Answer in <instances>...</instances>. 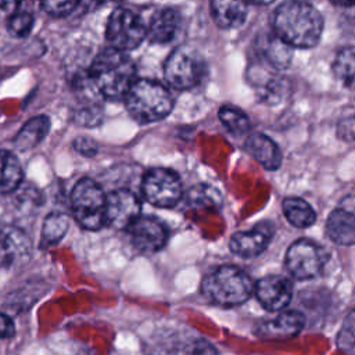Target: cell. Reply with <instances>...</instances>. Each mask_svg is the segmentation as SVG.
I'll return each instance as SVG.
<instances>
[{"instance_id": "cell-5", "label": "cell", "mask_w": 355, "mask_h": 355, "mask_svg": "<svg viewBox=\"0 0 355 355\" xmlns=\"http://www.w3.org/2000/svg\"><path fill=\"white\" fill-rule=\"evenodd\" d=\"M105 198L98 183L80 179L71 193V208L75 220L87 230H98L105 225Z\"/></svg>"}, {"instance_id": "cell-23", "label": "cell", "mask_w": 355, "mask_h": 355, "mask_svg": "<svg viewBox=\"0 0 355 355\" xmlns=\"http://www.w3.org/2000/svg\"><path fill=\"white\" fill-rule=\"evenodd\" d=\"M283 214L286 219L295 227L306 229L316 220L313 208L300 197H287L283 201Z\"/></svg>"}, {"instance_id": "cell-24", "label": "cell", "mask_w": 355, "mask_h": 355, "mask_svg": "<svg viewBox=\"0 0 355 355\" xmlns=\"http://www.w3.org/2000/svg\"><path fill=\"white\" fill-rule=\"evenodd\" d=\"M333 72L344 86L355 90V46L338 51L333 62Z\"/></svg>"}, {"instance_id": "cell-14", "label": "cell", "mask_w": 355, "mask_h": 355, "mask_svg": "<svg viewBox=\"0 0 355 355\" xmlns=\"http://www.w3.org/2000/svg\"><path fill=\"white\" fill-rule=\"evenodd\" d=\"M254 291L259 304L270 312L283 311L293 298L291 282L280 275H269L259 279Z\"/></svg>"}, {"instance_id": "cell-12", "label": "cell", "mask_w": 355, "mask_h": 355, "mask_svg": "<svg viewBox=\"0 0 355 355\" xmlns=\"http://www.w3.org/2000/svg\"><path fill=\"white\" fill-rule=\"evenodd\" d=\"M32 254V243L21 227H0V266L19 268L25 265Z\"/></svg>"}, {"instance_id": "cell-6", "label": "cell", "mask_w": 355, "mask_h": 355, "mask_svg": "<svg viewBox=\"0 0 355 355\" xmlns=\"http://www.w3.org/2000/svg\"><path fill=\"white\" fill-rule=\"evenodd\" d=\"M147 37V28L141 18L128 8L114 10L107 21L105 39L111 47L122 51L133 50Z\"/></svg>"}, {"instance_id": "cell-28", "label": "cell", "mask_w": 355, "mask_h": 355, "mask_svg": "<svg viewBox=\"0 0 355 355\" xmlns=\"http://www.w3.org/2000/svg\"><path fill=\"white\" fill-rule=\"evenodd\" d=\"M337 347L344 355H355V308L345 316L337 334Z\"/></svg>"}, {"instance_id": "cell-34", "label": "cell", "mask_w": 355, "mask_h": 355, "mask_svg": "<svg viewBox=\"0 0 355 355\" xmlns=\"http://www.w3.org/2000/svg\"><path fill=\"white\" fill-rule=\"evenodd\" d=\"M72 146L79 154L85 157H93L97 154V143L90 137H76Z\"/></svg>"}, {"instance_id": "cell-38", "label": "cell", "mask_w": 355, "mask_h": 355, "mask_svg": "<svg viewBox=\"0 0 355 355\" xmlns=\"http://www.w3.org/2000/svg\"><path fill=\"white\" fill-rule=\"evenodd\" d=\"M333 4L336 6H341V7H349L355 4V0H330Z\"/></svg>"}, {"instance_id": "cell-9", "label": "cell", "mask_w": 355, "mask_h": 355, "mask_svg": "<svg viewBox=\"0 0 355 355\" xmlns=\"http://www.w3.org/2000/svg\"><path fill=\"white\" fill-rule=\"evenodd\" d=\"M324 263L323 248L305 239L294 241L286 252V268L297 280H308L320 275Z\"/></svg>"}, {"instance_id": "cell-27", "label": "cell", "mask_w": 355, "mask_h": 355, "mask_svg": "<svg viewBox=\"0 0 355 355\" xmlns=\"http://www.w3.org/2000/svg\"><path fill=\"white\" fill-rule=\"evenodd\" d=\"M219 119L223 126L236 136H241L250 130V119L248 116L233 105H222L219 108Z\"/></svg>"}, {"instance_id": "cell-4", "label": "cell", "mask_w": 355, "mask_h": 355, "mask_svg": "<svg viewBox=\"0 0 355 355\" xmlns=\"http://www.w3.org/2000/svg\"><path fill=\"white\" fill-rule=\"evenodd\" d=\"M126 110L139 123L164 119L173 108L171 93L158 82L136 79L125 94Z\"/></svg>"}, {"instance_id": "cell-29", "label": "cell", "mask_w": 355, "mask_h": 355, "mask_svg": "<svg viewBox=\"0 0 355 355\" xmlns=\"http://www.w3.org/2000/svg\"><path fill=\"white\" fill-rule=\"evenodd\" d=\"M33 26V15L28 10H21L10 14L7 21V31L17 37H25L29 35Z\"/></svg>"}, {"instance_id": "cell-8", "label": "cell", "mask_w": 355, "mask_h": 355, "mask_svg": "<svg viewBox=\"0 0 355 355\" xmlns=\"http://www.w3.org/2000/svg\"><path fill=\"white\" fill-rule=\"evenodd\" d=\"M144 198L159 208L175 207L183 197L179 176L166 168H153L146 172L141 182Z\"/></svg>"}, {"instance_id": "cell-31", "label": "cell", "mask_w": 355, "mask_h": 355, "mask_svg": "<svg viewBox=\"0 0 355 355\" xmlns=\"http://www.w3.org/2000/svg\"><path fill=\"white\" fill-rule=\"evenodd\" d=\"M287 89H288V82L282 76H275L265 83L262 98L268 104H276L287 94Z\"/></svg>"}, {"instance_id": "cell-13", "label": "cell", "mask_w": 355, "mask_h": 355, "mask_svg": "<svg viewBox=\"0 0 355 355\" xmlns=\"http://www.w3.org/2000/svg\"><path fill=\"white\" fill-rule=\"evenodd\" d=\"M128 233L133 247L146 254L159 251L166 243V230L164 225L151 216H139L129 227Z\"/></svg>"}, {"instance_id": "cell-16", "label": "cell", "mask_w": 355, "mask_h": 355, "mask_svg": "<svg viewBox=\"0 0 355 355\" xmlns=\"http://www.w3.org/2000/svg\"><path fill=\"white\" fill-rule=\"evenodd\" d=\"M305 324V316L298 311H283L276 318L262 320L255 326V334L262 340L284 341L295 337Z\"/></svg>"}, {"instance_id": "cell-30", "label": "cell", "mask_w": 355, "mask_h": 355, "mask_svg": "<svg viewBox=\"0 0 355 355\" xmlns=\"http://www.w3.org/2000/svg\"><path fill=\"white\" fill-rule=\"evenodd\" d=\"M101 119V108L96 103H85L73 112V121L82 126H96Z\"/></svg>"}, {"instance_id": "cell-25", "label": "cell", "mask_w": 355, "mask_h": 355, "mask_svg": "<svg viewBox=\"0 0 355 355\" xmlns=\"http://www.w3.org/2000/svg\"><path fill=\"white\" fill-rule=\"evenodd\" d=\"M186 204L196 209H216L222 205V198L215 187L198 184L187 191Z\"/></svg>"}, {"instance_id": "cell-35", "label": "cell", "mask_w": 355, "mask_h": 355, "mask_svg": "<svg viewBox=\"0 0 355 355\" xmlns=\"http://www.w3.org/2000/svg\"><path fill=\"white\" fill-rule=\"evenodd\" d=\"M33 0H0V11L3 12H8L12 14L15 11H21V10H28L25 8V6L28 3H32ZM29 11V10H28Z\"/></svg>"}, {"instance_id": "cell-40", "label": "cell", "mask_w": 355, "mask_h": 355, "mask_svg": "<svg viewBox=\"0 0 355 355\" xmlns=\"http://www.w3.org/2000/svg\"><path fill=\"white\" fill-rule=\"evenodd\" d=\"M96 3H108V1H115V0H94Z\"/></svg>"}, {"instance_id": "cell-39", "label": "cell", "mask_w": 355, "mask_h": 355, "mask_svg": "<svg viewBox=\"0 0 355 355\" xmlns=\"http://www.w3.org/2000/svg\"><path fill=\"white\" fill-rule=\"evenodd\" d=\"M247 1H252L255 4H269V3H273L275 0H247Z\"/></svg>"}, {"instance_id": "cell-20", "label": "cell", "mask_w": 355, "mask_h": 355, "mask_svg": "<svg viewBox=\"0 0 355 355\" xmlns=\"http://www.w3.org/2000/svg\"><path fill=\"white\" fill-rule=\"evenodd\" d=\"M259 54L275 68H286L291 62L293 50L288 43H286L276 33H268L258 40Z\"/></svg>"}, {"instance_id": "cell-11", "label": "cell", "mask_w": 355, "mask_h": 355, "mask_svg": "<svg viewBox=\"0 0 355 355\" xmlns=\"http://www.w3.org/2000/svg\"><path fill=\"white\" fill-rule=\"evenodd\" d=\"M326 234L338 245L355 244V191L345 196L326 220Z\"/></svg>"}, {"instance_id": "cell-37", "label": "cell", "mask_w": 355, "mask_h": 355, "mask_svg": "<svg viewBox=\"0 0 355 355\" xmlns=\"http://www.w3.org/2000/svg\"><path fill=\"white\" fill-rule=\"evenodd\" d=\"M193 355H218V352L211 343H208L205 340H198L194 344Z\"/></svg>"}, {"instance_id": "cell-32", "label": "cell", "mask_w": 355, "mask_h": 355, "mask_svg": "<svg viewBox=\"0 0 355 355\" xmlns=\"http://www.w3.org/2000/svg\"><path fill=\"white\" fill-rule=\"evenodd\" d=\"M80 0H40L43 10L54 17H64L71 14Z\"/></svg>"}, {"instance_id": "cell-17", "label": "cell", "mask_w": 355, "mask_h": 355, "mask_svg": "<svg viewBox=\"0 0 355 355\" xmlns=\"http://www.w3.org/2000/svg\"><path fill=\"white\" fill-rule=\"evenodd\" d=\"M247 153L255 158L265 169L276 171L282 165V153L277 144L262 133H252L244 144Z\"/></svg>"}, {"instance_id": "cell-2", "label": "cell", "mask_w": 355, "mask_h": 355, "mask_svg": "<svg viewBox=\"0 0 355 355\" xmlns=\"http://www.w3.org/2000/svg\"><path fill=\"white\" fill-rule=\"evenodd\" d=\"M89 80L101 97L121 98L125 97L136 80V68L125 51L108 47L100 51L89 69Z\"/></svg>"}, {"instance_id": "cell-33", "label": "cell", "mask_w": 355, "mask_h": 355, "mask_svg": "<svg viewBox=\"0 0 355 355\" xmlns=\"http://www.w3.org/2000/svg\"><path fill=\"white\" fill-rule=\"evenodd\" d=\"M337 136L344 141L355 140V115L347 116L337 125Z\"/></svg>"}, {"instance_id": "cell-1", "label": "cell", "mask_w": 355, "mask_h": 355, "mask_svg": "<svg viewBox=\"0 0 355 355\" xmlns=\"http://www.w3.org/2000/svg\"><path fill=\"white\" fill-rule=\"evenodd\" d=\"M275 33L291 47L309 49L318 44L323 31L319 11L302 0L282 3L273 15Z\"/></svg>"}, {"instance_id": "cell-18", "label": "cell", "mask_w": 355, "mask_h": 355, "mask_svg": "<svg viewBox=\"0 0 355 355\" xmlns=\"http://www.w3.org/2000/svg\"><path fill=\"white\" fill-rule=\"evenodd\" d=\"M180 25V15L173 8H165L154 14L147 28V39L153 44H166L172 42Z\"/></svg>"}, {"instance_id": "cell-19", "label": "cell", "mask_w": 355, "mask_h": 355, "mask_svg": "<svg viewBox=\"0 0 355 355\" xmlns=\"http://www.w3.org/2000/svg\"><path fill=\"white\" fill-rule=\"evenodd\" d=\"M247 12V0H211V14L219 28H239L245 21Z\"/></svg>"}, {"instance_id": "cell-26", "label": "cell", "mask_w": 355, "mask_h": 355, "mask_svg": "<svg viewBox=\"0 0 355 355\" xmlns=\"http://www.w3.org/2000/svg\"><path fill=\"white\" fill-rule=\"evenodd\" d=\"M69 218L62 212H51L46 216L42 226V247L57 244L67 233Z\"/></svg>"}, {"instance_id": "cell-7", "label": "cell", "mask_w": 355, "mask_h": 355, "mask_svg": "<svg viewBox=\"0 0 355 355\" xmlns=\"http://www.w3.org/2000/svg\"><path fill=\"white\" fill-rule=\"evenodd\" d=\"M166 82L179 90L193 89L200 83L204 75V62L194 50L178 47L166 58L164 65Z\"/></svg>"}, {"instance_id": "cell-22", "label": "cell", "mask_w": 355, "mask_h": 355, "mask_svg": "<svg viewBox=\"0 0 355 355\" xmlns=\"http://www.w3.org/2000/svg\"><path fill=\"white\" fill-rule=\"evenodd\" d=\"M22 168L18 158L10 151H0V194L15 191L22 182Z\"/></svg>"}, {"instance_id": "cell-36", "label": "cell", "mask_w": 355, "mask_h": 355, "mask_svg": "<svg viewBox=\"0 0 355 355\" xmlns=\"http://www.w3.org/2000/svg\"><path fill=\"white\" fill-rule=\"evenodd\" d=\"M15 334L14 322L10 316L0 312V338H10Z\"/></svg>"}, {"instance_id": "cell-3", "label": "cell", "mask_w": 355, "mask_h": 355, "mask_svg": "<svg viewBox=\"0 0 355 355\" xmlns=\"http://www.w3.org/2000/svg\"><path fill=\"white\" fill-rule=\"evenodd\" d=\"M201 291L207 300L216 305L236 306L251 297L254 283L237 266L222 265L204 277Z\"/></svg>"}, {"instance_id": "cell-15", "label": "cell", "mask_w": 355, "mask_h": 355, "mask_svg": "<svg viewBox=\"0 0 355 355\" xmlns=\"http://www.w3.org/2000/svg\"><path fill=\"white\" fill-rule=\"evenodd\" d=\"M273 233L275 226L270 222H261L250 230L237 232L230 237V251L241 258L258 257L269 245Z\"/></svg>"}, {"instance_id": "cell-21", "label": "cell", "mask_w": 355, "mask_h": 355, "mask_svg": "<svg viewBox=\"0 0 355 355\" xmlns=\"http://www.w3.org/2000/svg\"><path fill=\"white\" fill-rule=\"evenodd\" d=\"M50 119L46 115H36L31 118L17 133L14 146L18 151H26L36 147L49 133Z\"/></svg>"}, {"instance_id": "cell-10", "label": "cell", "mask_w": 355, "mask_h": 355, "mask_svg": "<svg viewBox=\"0 0 355 355\" xmlns=\"http://www.w3.org/2000/svg\"><path fill=\"white\" fill-rule=\"evenodd\" d=\"M140 200L128 189L111 191L105 198V225L128 229L140 216Z\"/></svg>"}]
</instances>
